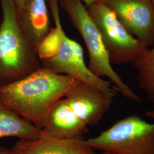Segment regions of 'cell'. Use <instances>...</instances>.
Returning <instances> with one entry per match:
<instances>
[{
    "instance_id": "obj_6",
    "label": "cell",
    "mask_w": 154,
    "mask_h": 154,
    "mask_svg": "<svg viewBox=\"0 0 154 154\" xmlns=\"http://www.w3.org/2000/svg\"><path fill=\"white\" fill-rule=\"evenodd\" d=\"M41 62L42 66L52 72L70 76L114 97L119 91L111 81L102 79L90 70L85 62L82 46L68 37L66 34L58 53L54 57Z\"/></svg>"
},
{
    "instance_id": "obj_14",
    "label": "cell",
    "mask_w": 154,
    "mask_h": 154,
    "mask_svg": "<svg viewBox=\"0 0 154 154\" xmlns=\"http://www.w3.org/2000/svg\"><path fill=\"white\" fill-rule=\"evenodd\" d=\"M16 6L17 15L21 12L26 0H13Z\"/></svg>"
},
{
    "instance_id": "obj_15",
    "label": "cell",
    "mask_w": 154,
    "mask_h": 154,
    "mask_svg": "<svg viewBox=\"0 0 154 154\" xmlns=\"http://www.w3.org/2000/svg\"><path fill=\"white\" fill-rule=\"evenodd\" d=\"M58 1L60 0H58ZM83 4H85V6H86V8H88V6L94 4L95 3H97L100 1H102V0H81Z\"/></svg>"
},
{
    "instance_id": "obj_17",
    "label": "cell",
    "mask_w": 154,
    "mask_h": 154,
    "mask_svg": "<svg viewBox=\"0 0 154 154\" xmlns=\"http://www.w3.org/2000/svg\"><path fill=\"white\" fill-rule=\"evenodd\" d=\"M145 115L154 119V109L152 110H149L145 112Z\"/></svg>"
},
{
    "instance_id": "obj_3",
    "label": "cell",
    "mask_w": 154,
    "mask_h": 154,
    "mask_svg": "<svg viewBox=\"0 0 154 154\" xmlns=\"http://www.w3.org/2000/svg\"><path fill=\"white\" fill-rule=\"evenodd\" d=\"M74 26L82 36L88 51L90 70L96 76L107 77L127 99L140 102V98L113 69L101 35L81 0H60Z\"/></svg>"
},
{
    "instance_id": "obj_13",
    "label": "cell",
    "mask_w": 154,
    "mask_h": 154,
    "mask_svg": "<svg viewBox=\"0 0 154 154\" xmlns=\"http://www.w3.org/2000/svg\"><path fill=\"white\" fill-rule=\"evenodd\" d=\"M136 69L137 81L139 88L154 105V47L149 48L139 61L133 64Z\"/></svg>"
},
{
    "instance_id": "obj_10",
    "label": "cell",
    "mask_w": 154,
    "mask_h": 154,
    "mask_svg": "<svg viewBox=\"0 0 154 154\" xmlns=\"http://www.w3.org/2000/svg\"><path fill=\"white\" fill-rule=\"evenodd\" d=\"M42 130L51 137L65 140L82 137L88 132V126L75 115L65 98L51 107Z\"/></svg>"
},
{
    "instance_id": "obj_4",
    "label": "cell",
    "mask_w": 154,
    "mask_h": 154,
    "mask_svg": "<svg viewBox=\"0 0 154 154\" xmlns=\"http://www.w3.org/2000/svg\"><path fill=\"white\" fill-rule=\"evenodd\" d=\"M85 142L93 149L111 154H154V123L127 116Z\"/></svg>"
},
{
    "instance_id": "obj_1",
    "label": "cell",
    "mask_w": 154,
    "mask_h": 154,
    "mask_svg": "<svg viewBox=\"0 0 154 154\" xmlns=\"http://www.w3.org/2000/svg\"><path fill=\"white\" fill-rule=\"evenodd\" d=\"M79 82L41 66L21 79L0 86V103L43 129L53 105Z\"/></svg>"
},
{
    "instance_id": "obj_7",
    "label": "cell",
    "mask_w": 154,
    "mask_h": 154,
    "mask_svg": "<svg viewBox=\"0 0 154 154\" xmlns=\"http://www.w3.org/2000/svg\"><path fill=\"white\" fill-rule=\"evenodd\" d=\"M135 37L149 47L154 45L152 0H102Z\"/></svg>"
},
{
    "instance_id": "obj_16",
    "label": "cell",
    "mask_w": 154,
    "mask_h": 154,
    "mask_svg": "<svg viewBox=\"0 0 154 154\" xmlns=\"http://www.w3.org/2000/svg\"><path fill=\"white\" fill-rule=\"evenodd\" d=\"M0 154H12L10 149L3 146H0Z\"/></svg>"
},
{
    "instance_id": "obj_9",
    "label": "cell",
    "mask_w": 154,
    "mask_h": 154,
    "mask_svg": "<svg viewBox=\"0 0 154 154\" xmlns=\"http://www.w3.org/2000/svg\"><path fill=\"white\" fill-rule=\"evenodd\" d=\"M12 154H95L82 137L59 139L43 131L35 139H19L11 149Z\"/></svg>"
},
{
    "instance_id": "obj_5",
    "label": "cell",
    "mask_w": 154,
    "mask_h": 154,
    "mask_svg": "<svg viewBox=\"0 0 154 154\" xmlns=\"http://www.w3.org/2000/svg\"><path fill=\"white\" fill-rule=\"evenodd\" d=\"M87 9L101 35L111 64H134L147 51L149 47L132 35L103 2L95 3Z\"/></svg>"
},
{
    "instance_id": "obj_11",
    "label": "cell",
    "mask_w": 154,
    "mask_h": 154,
    "mask_svg": "<svg viewBox=\"0 0 154 154\" xmlns=\"http://www.w3.org/2000/svg\"><path fill=\"white\" fill-rule=\"evenodd\" d=\"M46 2V0H26L18 14L22 33L36 54L39 43L51 29Z\"/></svg>"
},
{
    "instance_id": "obj_19",
    "label": "cell",
    "mask_w": 154,
    "mask_h": 154,
    "mask_svg": "<svg viewBox=\"0 0 154 154\" xmlns=\"http://www.w3.org/2000/svg\"><path fill=\"white\" fill-rule=\"evenodd\" d=\"M152 1H153V2H154V0H152Z\"/></svg>"
},
{
    "instance_id": "obj_2",
    "label": "cell",
    "mask_w": 154,
    "mask_h": 154,
    "mask_svg": "<svg viewBox=\"0 0 154 154\" xmlns=\"http://www.w3.org/2000/svg\"><path fill=\"white\" fill-rule=\"evenodd\" d=\"M0 86L21 79L41 64L20 26L13 0H0Z\"/></svg>"
},
{
    "instance_id": "obj_12",
    "label": "cell",
    "mask_w": 154,
    "mask_h": 154,
    "mask_svg": "<svg viewBox=\"0 0 154 154\" xmlns=\"http://www.w3.org/2000/svg\"><path fill=\"white\" fill-rule=\"evenodd\" d=\"M43 130L23 118L0 103V138L16 137L19 139L39 138Z\"/></svg>"
},
{
    "instance_id": "obj_8",
    "label": "cell",
    "mask_w": 154,
    "mask_h": 154,
    "mask_svg": "<svg viewBox=\"0 0 154 154\" xmlns=\"http://www.w3.org/2000/svg\"><path fill=\"white\" fill-rule=\"evenodd\" d=\"M114 97L82 82L72 86L64 97L75 115L88 127L99 123L110 109Z\"/></svg>"
},
{
    "instance_id": "obj_18",
    "label": "cell",
    "mask_w": 154,
    "mask_h": 154,
    "mask_svg": "<svg viewBox=\"0 0 154 154\" xmlns=\"http://www.w3.org/2000/svg\"><path fill=\"white\" fill-rule=\"evenodd\" d=\"M111 154V153H109V152H103L102 154Z\"/></svg>"
}]
</instances>
